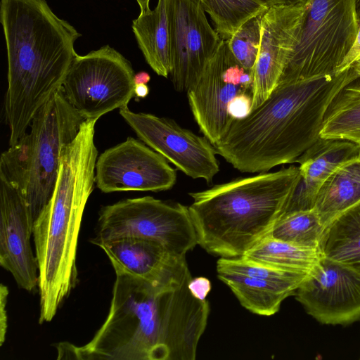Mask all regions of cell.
I'll return each instance as SVG.
<instances>
[{"mask_svg": "<svg viewBox=\"0 0 360 360\" xmlns=\"http://www.w3.org/2000/svg\"><path fill=\"white\" fill-rule=\"evenodd\" d=\"M357 75L355 63L338 73L279 82L247 117L233 120L214 146L217 154L242 172L295 162L320 137L335 95Z\"/></svg>", "mask_w": 360, "mask_h": 360, "instance_id": "6da1fadb", "label": "cell"}, {"mask_svg": "<svg viewBox=\"0 0 360 360\" xmlns=\"http://www.w3.org/2000/svg\"><path fill=\"white\" fill-rule=\"evenodd\" d=\"M1 22L8 58L4 113L11 146L62 89L81 34L45 0H1Z\"/></svg>", "mask_w": 360, "mask_h": 360, "instance_id": "7a4b0ae2", "label": "cell"}, {"mask_svg": "<svg viewBox=\"0 0 360 360\" xmlns=\"http://www.w3.org/2000/svg\"><path fill=\"white\" fill-rule=\"evenodd\" d=\"M96 120H86L66 147L53 195L34 223L39 323L51 321L77 283L76 255L84 208L95 184Z\"/></svg>", "mask_w": 360, "mask_h": 360, "instance_id": "3957f363", "label": "cell"}, {"mask_svg": "<svg viewBox=\"0 0 360 360\" xmlns=\"http://www.w3.org/2000/svg\"><path fill=\"white\" fill-rule=\"evenodd\" d=\"M300 179L290 166L190 193L198 244L221 257L243 256L269 235Z\"/></svg>", "mask_w": 360, "mask_h": 360, "instance_id": "277c9868", "label": "cell"}, {"mask_svg": "<svg viewBox=\"0 0 360 360\" xmlns=\"http://www.w3.org/2000/svg\"><path fill=\"white\" fill-rule=\"evenodd\" d=\"M85 120L60 89L35 114L30 132L1 154L0 179L20 192L34 221L53 195L64 151Z\"/></svg>", "mask_w": 360, "mask_h": 360, "instance_id": "5b68a950", "label": "cell"}, {"mask_svg": "<svg viewBox=\"0 0 360 360\" xmlns=\"http://www.w3.org/2000/svg\"><path fill=\"white\" fill-rule=\"evenodd\" d=\"M357 1L307 0L297 44L279 82L336 72L357 34Z\"/></svg>", "mask_w": 360, "mask_h": 360, "instance_id": "8992f818", "label": "cell"}, {"mask_svg": "<svg viewBox=\"0 0 360 360\" xmlns=\"http://www.w3.org/2000/svg\"><path fill=\"white\" fill-rule=\"evenodd\" d=\"M127 237L153 240L179 255L198 244L188 207L152 196L122 200L101 210L91 242L98 245Z\"/></svg>", "mask_w": 360, "mask_h": 360, "instance_id": "52a82bcc", "label": "cell"}, {"mask_svg": "<svg viewBox=\"0 0 360 360\" xmlns=\"http://www.w3.org/2000/svg\"><path fill=\"white\" fill-rule=\"evenodd\" d=\"M134 72L120 53L105 45L72 61L63 84L68 102L85 120L126 106L134 94Z\"/></svg>", "mask_w": 360, "mask_h": 360, "instance_id": "ba28073f", "label": "cell"}, {"mask_svg": "<svg viewBox=\"0 0 360 360\" xmlns=\"http://www.w3.org/2000/svg\"><path fill=\"white\" fill-rule=\"evenodd\" d=\"M253 70L244 68L222 40L196 82L187 91L189 105L201 132L216 145L233 119L228 112L231 101L253 89Z\"/></svg>", "mask_w": 360, "mask_h": 360, "instance_id": "9c48e42d", "label": "cell"}, {"mask_svg": "<svg viewBox=\"0 0 360 360\" xmlns=\"http://www.w3.org/2000/svg\"><path fill=\"white\" fill-rule=\"evenodd\" d=\"M119 113L139 139L193 179L212 182L219 170L214 146L206 137L184 129L173 120L134 112L128 106Z\"/></svg>", "mask_w": 360, "mask_h": 360, "instance_id": "30bf717a", "label": "cell"}, {"mask_svg": "<svg viewBox=\"0 0 360 360\" xmlns=\"http://www.w3.org/2000/svg\"><path fill=\"white\" fill-rule=\"evenodd\" d=\"M171 70L174 89L186 91L196 82L223 40L212 28L199 0H167Z\"/></svg>", "mask_w": 360, "mask_h": 360, "instance_id": "8fae6325", "label": "cell"}, {"mask_svg": "<svg viewBox=\"0 0 360 360\" xmlns=\"http://www.w3.org/2000/svg\"><path fill=\"white\" fill-rule=\"evenodd\" d=\"M176 170L168 161L143 141L128 137L105 150L96 160L95 184L103 193L172 188Z\"/></svg>", "mask_w": 360, "mask_h": 360, "instance_id": "7c38bea8", "label": "cell"}, {"mask_svg": "<svg viewBox=\"0 0 360 360\" xmlns=\"http://www.w3.org/2000/svg\"><path fill=\"white\" fill-rule=\"evenodd\" d=\"M295 295L321 323L346 326L360 319V273L323 256Z\"/></svg>", "mask_w": 360, "mask_h": 360, "instance_id": "4fadbf2b", "label": "cell"}, {"mask_svg": "<svg viewBox=\"0 0 360 360\" xmlns=\"http://www.w3.org/2000/svg\"><path fill=\"white\" fill-rule=\"evenodd\" d=\"M307 0L271 6L262 16L261 41L253 68L251 111L277 86L296 47Z\"/></svg>", "mask_w": 360, "mask_h": 360, "instance_id": "5bb4252c", "label": "cell"}, {"mask_svg": "<svg viewBox=\"0 0 360 360\" xmlns=\"http://www.w3.org/2000/svg\"><path fill=\"white\" fill-rule=\"evenodd\" d=\"M34 223L20 192L0 179V264L27 291L38 285V264L30 244Z\"/></svg>", "mask_w": 360, "mask_h": 360, "instance_id": "9a60e30c", "label": "cell"}, {"mask_svg": "<svg viewBox=\"0 0 360 360\" xmlns=\"http://www.w3.org/2000/svg\"><path fill=\"white\" fill-rule=\"evenodd\" d=\"M108 257L115 271H123L155 285L169 288L191 277L186 255L172 252L160 243L127 237L98 245Z\"/></svg>", "mask_w": 360, "mask_h": 360, "instance_id": "2e32d148", "label": "cell"}, {"mask_svg": "<svg viewBox=\"0 0 360 360\" xmlns=\"http://www.w3.org/2000/svg\"><path fill=\"white\" fill-rule=\"evenodd\" d=\"M359 158V144L344 139L320 136L295 160L300 164V179L279 218L314 209L317 193L324 181L338 167Z\"/></svg>", "mask_w": 360, "mask_h": 360, "instance_id": "e0dca14e", "label": "cell"}, {"mask_svg": "<svg viewBox=\"0 0 360 360\" xmlns=\"http://www.w3.org/2000/svg\"><path fill=\"white\" fill-rule=\"evenodd\" d=\"M132 30L146 61L158 75L167 77L171 70L170 25L167 0L140 11Z\"/></svg>", "mask_w": 360, "mask_h": 360, "instance_id": "ac0fdd59", "label": "cell"}, {"mask_svg": "<svg viewBox=\"0 0 360 360\" xmlns=\"http://www.w3.org/2000/svg\"><path fill=\"white\" fill-rule=\"evenodd\" d=\"M217 276L229 287L243 307L261 316H271L278 312L282 302L295 295L300 285L231 272H217Z\"/></svg>", "mask_w": 360, "mask_h": 360, "instance_id": "d6986e66", "label": "cell"}, {"mask_svg": "<svg viewBox=\"0 0 360 360\" xmlns=\"http://www.w3.org/2000/svg\"><path fill=\"white\" fill-rule=\"evenodd\" d=\"M360 203V158L338 167L319 188L314 209L326 227L337 217Z\"/></svg>", "mask_w": 360, "mask_h": 360, "instance_id": "ffe728a7", "label": "cell"}, {"mask_svg": "<svg viewBox=\"0 0 360 360\" xmlns=\"http://www.w3.org/2000/svg\"><path fill=\"white\" fill-rule=\"evenodd\" d=\"M319 250L323 257L360 273V203L325 228Z\"/></svg>", "mask_w": 360, "mask_h": 360, "instance_id": "44dd1931", "label": "cell"}, {"mask_svg": "<svg viewBox=\"0 0 360 360\" xmlns=\"http://www.w3.org/2000/svg\"><path fill=\"white\" fill-rule=\"evenodd\" d=\"M358 75L343 86L328 106L320 136L344 139L360 145V61Z\"/></svg>", "mask_w": 360, "mask_h": 360, "instance_id": "7402d4cb", "label": "cell"}, {"mask_svg": "<svg viewBox=\"0 0 360 360\" xmlns=\"http://www.w3.org/2000/svg\"><path fill=\"white\" fill-rule=\"evenodd\" d=\"M241 257L276 268L309 273L322 255L319 248L300 246L267 236Z\"/></svg>", "mask_w": 360, "mask_h": 360, "instance_id": "603a6c76", "label": "cell"}, {"mask_svg": "<svg viewBox=\"0 0 360 360\" xmlns=\"http://www.w3.org/2000/svg\"><path fill=\"white\" fill-rule=\"evenodd\" d=\"M199 1L223 40H228L244 22L263 14L269 7L262 0Z\"/></svg>", "mask_w": 360, "mask_h": 360, "instance_id": "cb8c5ba5", "label": "cell"}, {"mask_svg": "<svg viewBox=\"0 0 360 360\" xmlns=\"http://www.w3.org/2000/svg\"><path fill=\"white\" fill-rule=\"evenodd\" d=\"M325 228L312 209L279 218L268 236L297 245L319 249Z\"/></svg>", "mask_w": 360, "mask_h": 360, "instance_id": "d4e9b609", "label": "cell"}, {"mask_svg": "<svg viewBox=\"0 0 360 360\" xmlns=\"http://www.w3.org/2000/svg\"><path fill=\"white\" fill-rule=\"evenodd\" d=\"M217 271L231 272L259 279L299 285L303 283L309 274L271 266L244 257H221L217 262Z\"/></svg>", "mask_w": 360, "mask_h": 360, "instance_id": "484cf974", "label": "cell"}, {"mask_svg": "<svg viewBox=\"0 0 360 360\" xmlns=\"http://www.w3.org/2000/svg\"><path fill=\"white\" fill-rule=\"evenodd\" d=\"M262 15L247 20L226 40L236 60L248 70H253L259 53Z\"/></svg>", "mask_w": 360, "mask_h": 360, "instance_id": "4316f807", "label": "cell"}, {"mask_svg": "<svg viewBox=\"0 0 360 360\" xmlns=\"http://www.w3.org/2000/svg\"><path fill=\"white\" fill-rule=\"evenodd\" d=\"M252 94L242 93L236 96L229 103L228 112L233 119H243L251 112Z\"/></svg>", "mask_w": 360, "mask_h": 360, "instance_id": "83f0119b", "label": "cell"}, {"mask_svg": "<svg viewBox=\"0 0 360 360\" xmlns=\"http://www.w3.org/2000/svg\"><path fill=\"white\" fill-rule=\"evenodd\" d=\"M360 61V16L359 22V29L354 42L345 57L341 64L336 70V72H341L349 68L355 63Z\"/></svg>", "mask_w": 360, "mask_h": 360, "instance_id": "f1b7e54d", "label": "cell"}, {"mask_svg": "<svg viewBox=\"0 0 360 360\" xmlns=\"http://www.w3.org/2000/svg\"><path fill=\"white\" fill-rule=\"evenodd\" d=\"M8 295L7 286L1 284L0 286V345L1 346L6 339L7 331L6 304Z\"/></svg>", "mask_w": 360, "mask_h": 360, "instance_id": "f546056e", "label": "cell"}, {"mask_svg": "<svg viewBox=\"0 0 360 360\" xmlns=\"http://www.w3.org/2000/svg\"><path fill=\"white\" fill-rule=\"evenodd\" d=\"M188 288L196 298L205 300L211 290V283L207 278L197 277L190 280Z\"/></svg>", "mask_w": 360, "mask_h": 360, "instance_id": "4dcf8cb0", "label": "cell"}, {"mask_svg": "<svg viewBox=\"0 0 360 360\" xmlns=\"http://www.w3.org/2000/svg\"><path fill=\"white\" fill-rule=\"evenodd\" d=\"M58 357L61 359H79L77 347L70 342H60L57 345Z\"/></svg>", "mask_w": 360, "mask_h": 360, "instance_id": "1f68e13d", "label": "cell"}, {"mask_svg": "<svg viewBox=\"0 0 360 360\" xmlns=\"http://www.w3.org/2000/svg\"><path fill=\"white\" fill-rule=\"evenodd\" d=\"M149 93V88L147 84H140L135 85L134 94L136 98H144Z\"/></svg>", "mask_w": 360, "mask_h": 360, "instance_id": "d6a6232c", "label": "cell"}, {"mask_svg": "<svg viewBox=\"0 0 360 360\" xmlns=\"http://www.w3.org/2000/svg\"><path fill=\"white\" fill-rule=\"evenodd\" d=\"M150 79V77L148 73L146 72H139L134 75V84L135 85L140 84H147Z\"/></svg>", "mask_w": 360, "mask_h": 360, "instance_id": "836d02e7", "label": "cell"}, {"mask_svg": "<svg viewBox=\"0 0 360 360\" xmlns=\"http://www.w3.org/2000/svg\"><path fill=\"white\" fill-rule=\"evenodd\" d=\"M265 2L269 6L278 4H285V3H291L295 2L297 0H262Z\"/></svg>", "mask_w": 360, "mask_h": 360, "instance_id": "e575fe53", "label": "cell"}, {"mask_svg": "<svg viewBox=\"0 0 360 360\" xmlns=\"http://www.w3.org/2000/svg\"><path fill=\"white\" fill-rule=\"evenodd\" d=\"M150 0H136L141 11H145L150 9Z\"/></svg>", "mask_w": 360, "mask_h": 360, "instance_id": "d590c367", "label": "cell"}, {"mask_svg": "<svg viewBox=\"0 0 360 360\" xmlns=\"http://www.w3.org/2000/svg\"><path fill=\"white\" fill-rule=\"evenodd\" d=\"M359 2H360V0H359Z\"/></svg>", "mask_w": 360, "mask_h": 360, "instance_id": "8d00e7d4", "label": "cell"}]
</instances>
